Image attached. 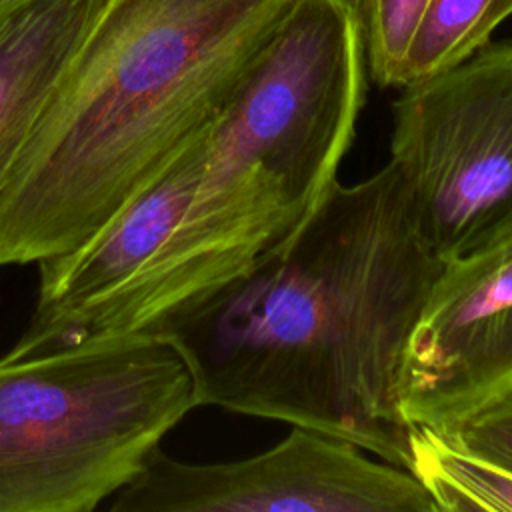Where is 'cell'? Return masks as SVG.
Returning a JSON list of instances; mask_svg holds the SVG:
<instances>
[{
  "mask_svg": "<svg viewBox=\"0 0 512 512\" xmlns=\"http://www.w3.org/2000/svg\"><path fill=\"white\" fill-rule=\"evenodd\" d=\"M438 268L386 162L336 182L286 242L148 332L184 358L198 406L320 430L406 468L398 374Z\"/></svg>",
  "mask_w": 512,
  "mask_h": 512,
  "instance_id": "1",
  "label": "cell"
},
{
  "mask_svg": "<svg viewBox=\"0 0 512 512\" xmlns=\"http://www.w3.org/2000/svg\"><path fill=\"white\" fill-rule=\"evenodd\" d=\"M294 0H106L0 188V268L96 232L206 126Z\"/></svg>",
  "mask_w": 512,
  "mask_h": 512,
  "instance_id": "2",
  "label": "cell"
},
{
  "mask_svg": "<svg viewBox=\"0 0 512 512\" xmlns=\"http://www.w3.org/2000/svg\"><path fill=\"white\" fill-rule=\"evenodd\" d=\"M364 98L366 58L346 0H294L210 122L154 282L198 298L286 242L336 186Z\"/></svg>",
  "mask_w": 512,
  "mask_h": 512,
  "instance_id": "3",
  "label": "cell"
},
{
  "mask_svg": "<svg viewBox=\"0 0 512 512\" xmlns=\"http://www.w3.org/2000/svg\"><path fill=\"white\" fill-rule=\"evenodd\" d=\"M198 406L184 358L134 332L0 358V512H92Z\"/></svg>",
  "mask_w": 512,
  "mask_h": 512,
  "instance_id": "4",
  "label": "cell"
},
{
  "mask_svg": "<svg viewBox=\"0 0 512 512\" xmlns=\"http://www.w3.org/2000/svg\"><path fill=\"white\" fill-rule=\"evenodd\" d=\"M390 168L442 262L512 230V42L402 88Z\"/></svg>",
  "mask_w": 512,
  "mask_h": 512,
  "instance_id": "5",
  "label": "cell"
},
{
  "mask_svg": "<svg viewBox=\"0 0 512 512\" xmlns=\"http://www.w3.org/2000/svg\"><path fill=\"white\" fill-rule=\"evenodd\" d=\"M360 446L292 426L254 456L192 464L160 446L108 512H438L420 482Z\"/></svg>",
  "mask_w": 512,
  "mask_h": 512,
  "instance_id": "6",
  "label": "cell"
},
{
  "mask_svg": "<svg viewBox=\"0 0 512 512\" xmlns=\"http://www.w3.org/2000/svg\"><path fill=\"white\" fill-rule=\"evenodd\" d=\"M512 386V230L440 262L408 332L398 406L438 426Z\"/></svg>",
  "mask_w": 512,
  "mask_h": 512,
  "instance_id": "7",
  "label": "cell"
},
{
  "mask_svg": "<svg viewBox=\"0 0 512 512\" xmlns=\"http://www.w3.org/2000/svg\"><path fill=\"white\" fill-rule=\"evenodd\" d=\"M210 122L84 242L38 262L36 306L6 358L100 338L110 312L184 216L202 170Z\"/></svg>",
  "mask_w": 512,
  "mask_h": 512,
  "instance_id": "8",
  "label": "cell"
},
{
  "mask_svg": "<svg viewBox=\"0 0 512 512\" xmlns=\"http://www.w3.org/2000/svg\"><path fill=\"white\" fill-rule=\"evenodd\" d=\"M104 2L0 0V138L24 146Z\"/></svg>",
  "mask_w": 512,
  "mask_h": 512,
  "instance_id": "9",
  "label": "cell"
},
{
  "mask_svg": "<svg viewBox=\"0 0 512 512\" xmlns=\"http://www.w3.org/2000/svg\"><path fill=\"white\" fill-rule=\"evenodd\" d=\"M406 470L438 512H512V470L448 442L428 424L410 426Z\"/></svg>",
  "mask_w": 512,
  "mask_h": 512,
  "instance_id": "10",
  "label": "cell"
},
{
  "mask_svg": "<svg viewBox=\"0 0 512 512\" xmlns=\"http://www.w3.org/2000/svg\"><path fill=\"white\" fill-rule=\"evenodd\" d=\"M510 14L512 0H428L402 62L400 88L470 58Z\"/></svg>",
  "mask_w": 512,
  "mask_h": 512,
  "instance_id": "11",
  "label": "cell"
},
{
  "mask_svg": "<svg viewBox=\"0 0 512 512\" xmlns=\"http://www.w3.org/2000/svg\"><path fill=\"white\" fill-rule=\"evenodd\" d=\"M364 48L366 72L380 88H400V70L428 0H346Z\"/></svg>",
  "mask_w": 512,
  "mask_h": 512,
  "instance_id": "12",
  "label": "cell"
},
{
  "mask_svg": "<svg viewBox=\"0 0 512 512\" xmlns=\"http://www.w3.org/2000/svg\"><path fill=\"white\" fill-rule=\"evenodd\" d=\"M436 428L448 442L512 470V386Z\"/></svg>",
  "mask_w": 512,
  "mask_h": 512,
  "instance_id": "13",
  "label": "cell"
},
{
  "mask_svg": "<svg viewBox=\"0 0 512 512\" xmlns=\"http://www.w3.org/2000/svg\"><path fill=\"white\" fill-rule=\"evenodd\" d=\"M22 144L20 142H14V140H8V138H0V188L20 152Z\"/></svg>",
  "mask_w": 512,
  "mask_h": 512,
  "instance_id": "14",
  "label": "cell"
}]
</instances>
